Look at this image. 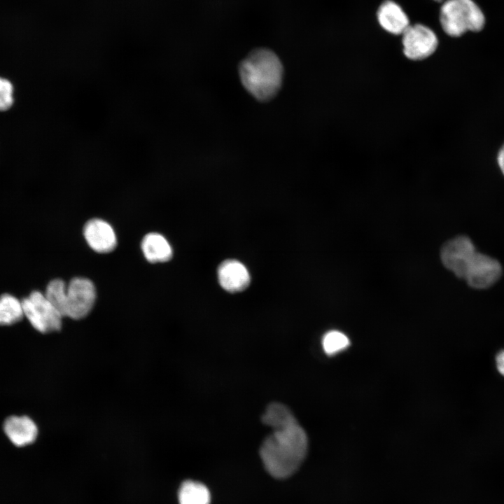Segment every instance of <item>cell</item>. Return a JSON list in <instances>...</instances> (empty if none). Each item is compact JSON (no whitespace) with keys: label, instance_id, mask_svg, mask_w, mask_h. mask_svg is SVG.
<instances>
[{"label":"cell","instance_id":"cell-1","mask_svg":"<svg viewBox=\"0 0 504 504\" xmlns=\"http://www.w3.org/2000/svg\"><path fill=\"white\" fill-rule=\"evenodd\" d=\"M262 421L273 429L260 448L266 470L278 479L291 476L307 453L308 439L304 430L291 411L281 403L269 405Z\"/></svg>","mask_w":504,"mask_h":504},{"label":"cell","instance_id":"cell-2","mask_svg":"<svg viewBox=\"0 0 504 504\" xmlns=\"http://www.w3.org/2000/svg\"><path fill=\"white\" fill-rule=\"evenodd\" d=\"M241 82L257 100L267 102L279 91L284 76L282 63L271 50L256 48L239 66Z\"/></svg>","mask_w":504,"mask_h":504},{"label":"cell","instance_id":"cell-3","mask_svg":"<svg viewBox=\"0 0 504 504\" xmlns=\"http://www.w3.org/2000/svg\"><path fill=\"white\" fill-rule=\"evenodd\" d=\"M441 4L439 22L447 35L460 37L468 31L483 29L485 16L473 0H445Z\"/></svg>","mask_w":504,"mask_h":504},{"label":"cell","instance_id":"cell-4","mask_svg":"<svg viewBox=\"0 0 504 504\" xmlns=\"http://www.w3.org/2000/svg\"><path fill=\"white\" fill-rule=\"evenodd\" d=\"M21 302L24 316L36 330L43 334L60 330L63 316L45 294L34 290Z\"/></svg>","mask_w":504,"mask_h":504},{"label":"cell","instance_id":"cell-5","mask_svg":"<svg viewBox=\"0 0 504 504\" xmlns=\"http://www.w3.org/2000/svg\"><path fill=\"white\" fill-rule=\"evenodd\" d=\"M96 300L94 284L88 279L76 277L66 285L64 317L80 320L92 309Z\"/></svg>","mask_w":504,"mask_h":504},{"label":"cell","instance_id":"cell-6","mask_svg":"<svg viewBox=\"0 0 504 504\" xmlns=\"http://www.w3.org/2000/svg\"><path fill=\"white\" fill-rule=\"evenodd\" d=\"M401 36L403 53L412 60H422L431 56L438 46L435 32L424 24H410Z\"/></svg>","mask_w":504,"mask_h":504},{"label":"cell","instance_id":"cell-7","mask_svg":"<svg viewBox=\"0 0 504 504\" xmlns=\"http://www.w3.org/2000/svg\"><path fill=\"white\" fill-rule=\"evenodd\" d=\"M477 251L472 241L465 236H458L442 246L440 258L444 267L456 276L464 279Z\"/></svg>","mask_w":504,"mask_h":504},{"label":"cell","instance_id":"cell-8","mask_svg":"<svg viewBox=\"0 0 504 504\" xmlns=\"http://www.w3.org/2000/svg\"><path fill=\"white\" fill-rule=\"evenodd\" d=\"M501 274L502 267L498 260L477 252L464 279L470 286L484 289L498 281Z\"/></svg>","mask_w":504,"mask_h":504},{"label":"cell","instance_id":"cell-9","mask_svg":"<svg viewBox=\"0 0 504 504\" xmlns=\"http://www.w3.org/2000/svg\"><path fill=\"white\" fill-rule=\"evenodd\" d=\"M83 234L88 245L98 253L111 252L117 245L113 227L102 219L88 220L84 226Z\"/></svg>","mask_w":504,"mask_h":504},{"label":"cell","instance_id":"cell-10","mask_svg":"<svg viewBox=\"0 0 504 504\" xmlns=\"http://www.w3.org/2000/svg\"><path fill=\"white\" fill-rule=\"evenodd\" d=\"M376 16L380 27L393 35H402L411 24L404 9L393 0H384L379 6Z\"/></svg>","mask_w":504,"mask_h":504},{"label":"cell","instance_id":"cell-11","mask_svg":"<svg viewBox=\"0 0 504 504\" xmlns=\"http://www.w3.org/2000/svg\"><path fill=\"white\" fill-rule=\"evenodd\" d=\"M4 431L16 447H25L33 443L38 436L35 422L27 416H10L4 424Z\"/></svg>","mask_w":504,"mask_h":504},{"label":"cell","instance_id":"cell-12","mask_svg":"<svg viewBox=\"0 0 504 504\" xmlns=\"http://www.w3.org/2000/svg\"><path fill=\"white\" fill-rule=\"evenodd\" d=\"M220 286L227 291L236 293L244 290L249 284L250 276L246 267L240 262L227 260L218 270Z\"/></svg>","mask_w":504,"mask_h":504},{"label":"cell","instance_id":"cell-13","mask_svg":"<svg viewBox=\"0 0 504 504\" xmlns=\"http://www.w3.org/2000/svg\"><path fill=\"white\" fill-rule=\"evenodd\" d=\"M141 250L150 262H163L172 257V248L168 241L160 234L151 232L144 236Z\"/></svg>","mask_w":504,"mask_h":504},{"label":"cell","instance_id":"cell-14","mask_svg":"<svg viewBox=\"0 0 504 504\" xmlns=\"http://www.w3.org/2000/svg\"><path fill=\"white\" fill-rule=\"evenodd\" d=\"M178 502L179 504H210V492L203 484L187 480L179 488Z\"/></svg>","mask_w":504,"mask_h":504},{"label":"cell","instance_id":"cell-15","mask_svg":"<svg viewBox=\"0 0 504 504\" xmlns=\"http://www.w3.org/2000/svg\"><path fill=\"white\" fill-rule=\"evenodd\" d=\"M24 317L22 302L15 296L4 293L0 296V325L10 326Z\"/></svg>","mask_w":504,"mask_h":504},{"label":"cell","instance_id":"cell-16","mask_svg":"<svg viewBox=\"0 0 504 504\" xmlns=\"http://www.w3.org/2000/svg\"><path fill=\"white\" fill-rule=\"evenodd\" d=\"M44 294L64 317L66 296L65 282L59 279L52 280L48 284Z\"/></svg>","mask_w":504,"mask_h":504},{"label":"cell","instance_id":"cell-17","mask_svg":"<svg viewBox=\"0 0 504 504\" xmlns=\"http://www.w3.org/2000/svg\"><path fill=\"white\" fill-rule=\"evenodd\" d=\"M350 344L348 337L338 330L326 332L322 340V346L328 355L332 356L346 349Z\"/></svg>","mask_w":504,"mask_h":504},{"label":"cell","instance_id":"cell-18","mask_svg":"<svg viewBox=\"0 0 504 504\" xmlns=\"http://www.w3.org/2000/svg\"><path fill=\"white\" fill-rule=\"evenodd\" d=\"M13 91L12 83L8 80L0 77V111H6L12 106Z\"/></svg>","mask_w":504,"mask_h":504},{"label":"cell","instance_id":"cell-19","mask_svg":"<svg viewBox=\"0 0 504 504\" xmlns=\"http://www.w3.org/2000/svg\"><path fill=\"white\" fill-rule=\"evenodd\" d=\"M496 364L499 373L504 376V350L497 354L496 357Z\"/></svg>","mask_w":504,"mask_h":504},{"label":"cell","instance_id":"cell-20","mask_svg":"<svg viewBox=\"0 0 504 504\" xmlns=\"http://www.w3.org/2000/svg\"><path fill=\"white\" fill-rule=\"evenodd\" d=\"M497 162L500 172L504 175V144L498 152Z\"/></svg>","mask_w":504,"mask_h":504},{"label":"cell","instance_id":"cell-21","mask_svg":"<svg viewBox=\"0 0 504 504\" xmlns=\"http://www.w3.org/2000/svg\"><path fill=\"white\" fill-rule=\"evenodd\" d=\"M433 1L439 2V3H442L445 0H433Z\"/></svg>","mask_w":504,"mask_h":504}]
</instances>
